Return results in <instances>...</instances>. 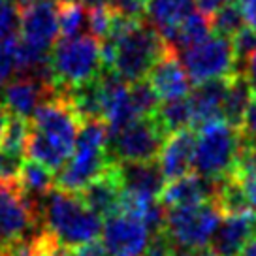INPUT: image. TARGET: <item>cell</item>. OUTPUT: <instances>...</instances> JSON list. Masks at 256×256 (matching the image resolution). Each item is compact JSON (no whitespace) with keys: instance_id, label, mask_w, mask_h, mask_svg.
Masks as SVG:
<instances>
[{"instance_id":"obj_1","label":"cell","mask_w":256,"mask_h":256,"mask_svg":"<svg viewBox=\"0 0 256 256\" xmlns=\"http://www.w3.org/2000/svg\"><path fill=\"white\" fill-rule=\"evenodd\" d=\"M113 16L112 30L100 44L104 68L113 70L126 83L145 80L156 60L168 51V44L151 24Z\"/></svg>"},{"instance_id":"obj_2","label":"cell","mask_w":256,"mask_h":256,"mask_svg":"<svg viewBox=\"0 0 256 256\" xmlns=\"http://www.w3.org/2000/svg\"><path fill=\"white\" fill-rule=\"evenodd\" d=\"M81 119L62 94L48 98L30 119L26 158L58 172L72 156Z\"/></svg>"},{"instance_id":"obj_3","label":"cell","mask_w":256,"mask_h":256,"mask_svg":"<svg viewBox=\"0 0 256 256\" xmlns=\"http://www.w3.org/2000/svg\"><path fill=\"white\" fill-rule=\"evenodd\" d=\"M40 220L44 232L66 248H76L98 240L102 234V216H98L78 192L55 186L40 204Z\"/></svg>"},{"instance_id":"obj_4","label":"cell","mask_w":256,"mask_h":256,"mask_svg":"<svg viewBox=\"0 0 256 256\" xmlns=\"http://www.w3.org/2000/svg\"><path fill=\"white\" fill-rule=\"evenodd\" d=\"M108 144L110 130L104 120L92 119L81 122L72 156L56 174V186L68 192H81L94 179L104 176L113 164Z\"/></svg>"},{"instance_id":"obj_5","label":"cell","mask_w":256,"mask_h":256,"mask_svg":"<svg viewBox=\"0 0 256 256\" xmlns=\"http://www.w3.org/2000/svg\"><path fill=\"white\" fill-rule=\"evenodd\" d=\"M247 142L241 136L240 128L232 126L224 119L213 120L198 128L196 152H194V174L220 181L236 174Z\"/></svg>"},{"instance_id":"obj_6","label":"cell","mask_w":256,"mask_h":256,"mask_svg":"<svg viewBox=\"0 0 256 256\" xmlns=\"http://www.w3.org/2000/svg\"><path fill=\"white\" fill-rule=\"evenodd\" d=\"M49 66L56 94L60 90L80 87L83 83L96 80L104 72L100 42L90 34L60 38L51 49Z\"/></svg>"},{"instance_id":"obj_7","label":"cell","mask_w":256,"mask_h":256,"mask_svg":"<svg viewBox=\"0 0 256 256\" xmlns=\"http://www.w3.org/2000/svg\"><path fill=\"white\" fill-rule=\"evenodd\" d=\"M44 232L40 209L21 190L17 179H0V252Z\"/></svg>"},{"instance_id":"obj_8","label":"cell","mask_w":256,"mask_h":256,"mask_svg":"<svg viewBox=\"0 0 256 256\" xmlns=\"http://www.w3.org/2000/svg\"><path fill=\"white\" fill-rule=\"evenodd\" d=\"M220 218L222 213L216 208L215 202L168 208L164 232L177 250L202 248L211 243Z\"/></svg>"},{"instance_id":"obj_9","label":"cell","mask_w":256,"mask_h":256,"mask_svg":"<svg viewBox=\"0 0 256 256\" xmlns=\"http://www.w3.org/2000/svg\"><path fill=\"white\" fill-rule=\"evenodd\" d=\"M179 58L194 85L209 80L232 78L238 72L232 38L211 32L208 38L179 51Z\"/></svg>"},{"instance_id":"obj_10","label":"cell","mask_w":256,"mask_h":256,"mask_svg":"<svg viewBox=\"0 0 256 256\" xmlns=\"http://www.w3.org/2000/svg\"><path fill=\"white\" fill-rule=\"evenodd\" d=\"M168 134L154 117H140L110 136L108 152L112 162H151L158 160Z\"/></svg>"},{"instance_id":"obj_11","label":"cell","mask_w":256,"mask_h":256,"mask_svg":"<svg viewBox=\"0 0 256 256\" xmlns=\"http://www.w3.org/2000/svg\"><path fill=\"white\" fill-rule=\"evenodd\" d=\"M58 36V0H36L21 8L19 40L23 44L38 53L51 55Z\"/></svg>"},{"instance_id":"obj_12","label":"cell","mask_w":256,"mask_h":256,"mask_svg":"<svg viewBox=\"0 0 256 256\" xmlns=\"http://www.w3.org/2000/svg\"><path fill=\"white\" fill-rule=\"evenodd\" d=\"M100 236L108 256H144L151 241L144 220L128 211L108 216Z\"/></svg>"},{"instance_id":"obj_13","label":"cell","mask_w":256,"mask_h":256,"mask_svg":"<svg viewBox=\"0 0 256 256\" xmlns=\"http://www.w3.org/2000/svg\"><path fill=\"white\" fill-rule=\"evenodd\" d=\"M56 94V88L46 81L30 78V76H17L2 87V106L8 115L19 119L30 120L36 110L48 98Z\"/></svg>"},{"instance_id":"obj_14","label":"cell","mask_w":256,"mask_h":256,"mask_svg":"<svg viewBox=\"0 0 256 256\" xmlns=\"http://www.w3.org/2000/svg\"><path fill=\"white\" fill-rule=\"evenodd\" d=\"M117 179L124 196L156 200L166 188V177L158 166V160L151 162H115L113 164Z\"/></svg>"},{"instance_id":"obj_15","label":"cell","mask_w":256,"mask_h":256,"mask_svg":"<svg viewBox=\"0 0 256 256\" xmlns=\"http://www.w3.org/2000/svg\"><path fill=\"white\" fill-rule=\"evenodd\" d=\"M147 81L154 88L160 102L186 98L192 90V81L179 58V53L170 48L151 68Z\"/></svg>"},{"instance_id":"obj_16","label":"cell","mask_w":256,"mask_h":256,"mask_svg":"<svg viewBox=\"0 0 256 256\" xmlns=\"http://www.w3.org/2000/svg\"><path fill=\"white\" fill-rule=\"evenodd\" d=\"M194 152H196V132H192V128L174 132L166 138L164 147L158 154V166L168 183L192 174Z\"/></svg>"},{"instance_id":"obj_17","label":"cell","mask_w":256,"mask_h":256,"mask_svg":"<svg viewBox=\"0 0 256 256\" xmlns=\"http://www.w3.org/2000/svg\"><path fill=\"white\" fill-rule=\"evenodd\" d=\"M256 236V215H222L220 224L211 240V248L218 256H240L248 241Z\"/></svg>"},{"instance_id":"obj_18","label":"cell","mask_w":256,"mask_h":256,"mask_svg":"<svg viewBox=\"0 0 256 256\" xmlns=\"http://www.w3.org/2000/svg\"><path fill=\"white\" fill-rule=\"evenodd\" d=\"M230 78L209 80L190 90L188 102L192 110V128H202L222 119V102L228 90Z\"/></svg>"},{"instance_id":"obj_19","label":"cell","mask_w":256,"mask_h":256,"mask_svg":"<svg viewBox=\"0 0 256 256\" xmlns=\"http://www.w3.org/2000/svg\"><path fill=\"white\" fill-rule=\"evenodd\" d=\"M218 181H211L198 174H188V176L170 181L162 192L160 200L166 208H181V206H196L204 202L215 200Z\"/></svg>"},{"instance_id":"obj_20","label":"cell","mask_w":256,"mask_h":256,"mask_svg":"<svg viewBox=\"0 0 256 256\" xmlns=\"http://www.w3.org/2000/svg\"><path fill=\"white\" fill-rule=\"evenodd\" d=\"M78 194L81 196V200L87 204V208L92 209L96 215L102 216V218H108V216L115 215L122 209L124 192L120 188V183L117 179L113 164L104 176L94 179L92 183L87 184Z\"/></svg>"},{"instance_id":"obj_21","label":"cell","mask_w":256,"mask_h":256,"mask_svg":"<svg viewBox=\"0 0 256 256\" xmlns=\"http://www.w3.org/2000/svg\"><path fill=\"white\" fill-rule=\"evenodd\" d=\"M196 0H147L145 16L154 30L164 38L196 12Z\"/></svg>"},{"instance_id":"obj_22","label":"cell","mask_w":256,"mask_h":256,"mask_svg":"<svg viewBox=\"0 0 256 256\" xmlns=\"http://www.w3.org/2000/svg\"><path fill=\"white\" fill-rule=\"evenodd\" d=\"M17 183L21 186V190L40 209L42 200L56 186V177L49 168L34 160L24 158L23 166L19 170V176H17Z\"/></svg>"},{"instance_id":"obj_23","label":"cell","mask_w":256,"mask_h":256,"mask_svg":"<svg viewBox=\"0 0 256 256\" xmlns=\"http://www.w3.org/2000/svg\"><path fill=\"white\" fill-rule=\"evenodd\" d=\"M211 32H213L211 17L208 14L200 12V10H196L177 28H174L170 34H166L164 42L168 44L170 49H174V51L179 53V51H183V49L202 42L204 38H208Z\"/></svg>"},{"instance_id":"obj_24","label":"cell","mask_w":256,"mask_h":256,"mask_svg":"<svg viewBox=\"0 0 256 256\" xmlns=\"http://www.w3.org/2000/svg\"><path fill=\"white\" fill-rule=\"evenodd\" d=\"M252 100V90L243 74H234L228 83V90L222 102V119L232 126L240 128L243 115Z\"/></svg>"},{"instance_id":"obj_25","label":"cell","mask_w":256,"mask_h":256,"mask_svg":"<svg viewBox=\"0 0 256 256\" xmlns=\"http://www.w3.org/2000/svg\"><path fill=\"white\" fill-rule=\"evenodd\" d=\"M152 117L156 119L160 128L168 136L174 134V132L184 130V128H192V110L190 102H188V96L186 98H179V100L162 102Z\"/></svg>"},{"instance_id":"obj_26","label":"cell","mask_w":256,"mask_h":256,"mask_svg":"<svg viewBox=\"0 0 256 256\" xmlns=\"http://www.w3.org/2000/svg\"><path fill=\"white\" fill-rule=\"evenodd\" d=\"M58 28L60 38L88 34V12L76 0H58Z\"/></svg>"},{"instance_id":"obj_27","label":"cell","mask_w":256,"mask_h":256,"mask_svg":"<svg viewBox=\"0 0 256 256\" xmlns=\"http://www.w3.org/2000/svg\"><path fill=\"white\" fill-rule=\"evenodd\" d=\"M28 134H30V120L10 115L8 124L4 128V134L0 140V152L19 156V158H26Z\"/></svg>"},{"instance_id":"obj_28","label":"cell","mask_w":256,"mask_h":256,"mask_svg":"<svg viewBox=\"0 0 256 256\" xmlns=\"http://www.w3.org/2000/svg\"><path fill=\"white\" fill-rule=\"evenodd\" d=\"M209 17H211L213 32L220 34V36H228V38L236 36L247 24V19H245V14L241 10L240 2H232L224 8L216 10L215 14Z\"/></svg>"},{"instance_id":"obj_29","label":"cell","mask_w":256,"mask_h":256,"mask_svg":"<svg viewBox=\"0 0 256 256\" xmlns=\"http://www.w3.org/2000/svg\"><path fill=\"white\" fill-rule=\"evenodd\" d=\"M130 98H132V106L136 110L138 117H151L156 113L160 106V98L147 80L130 83Z\"/></svg>"},{"instance_id":"obj_30","label":"cell","mask_w":256,"mask_h":256,"mask_svg":"<svg viewBox=\"0 0 256 256\" xmlns=\"http://www.w3.org/2000/svg\"><path fill=\"white\" fill-rule=\"evenodd\" d=\"M17 34L8 40L0 42V90L2 87L12 81V76H17V58H16Z\"/></svg>"},{"instance_id":"obj_31","label":"cell","mask_w":256,"mask_h":256,"mask_svg":"<svg viewBox=\"0 0 256 256\" xmlns=\"http://www.w3.org/2000/svg\"><path fill=\"white\" fill-rule=\"evenodd\" d=\"M232 46L236 60H238V72H240V64H245L248 56L256 53V26L245 24L236 36H232Z\"/></svg>"},{"instance_id":"obj_32","label":"cell","mask_w":256,"mask_h":256,"mask_svg":"<svg viewBox=\"0 0 256 256\" xmlns=\"http://www.w3.org/2000/svg\"><path fill=\"white\" fill-rule=\"evenodd\" d=\"M113 12L110 6L88 8V32L98 40H104L113 26Z\"/></svg>"},{"instance_id":"obj_33","label":"cell","mask_w":256,"mask_h":256,"mask_svg":"<svg viewBox=\"0 0 256 256\" xmlns=\"http://www.w3.org/2000/svg\"><path fill=\"white\" fill-rule=\"evenodd\" d=\"M19 6L14 0H0V42L16 36L19 28Z\"/></svg>"},{"instance_id":"obj_34","label":"cell","mask_w":256,"mask_h":256,"mask_svg":"<svg viewBox=\"0 0 256 256\" xmlns=\"http://www.w3.org/2000/svg\"><path fill=\"white\" fill-rule=\"evenodd\" d=\"M49 243H51L49 234L42 232L40 236H36L34 240L19 243V245L12 247L10 250H6V252H2V256H48Z\"/></svg>"},{"instance_id":"obj_35","label":"cell","mask_w":256,"mask_h":256,"mask_svg":"<svg viewBox=\"0 0 256 256\" xmlns=\"http://www.w3.org/2000/svg\"><path fill=\"white\" fill-rule=\"evenodd\" d=\"M236 176H238V179H240L241 184H243V190H245V194H247L250 211L256 215V170L241 156L240 166H238V170H236Z\"/></svg>"},{"instance_id":"obj_36","label":"cell","mask_w":256,"mask_h":256,"mask_svg":"<svg viewBox=\"0 0 256 256\" xmlns=\"http://www.w3.org/2000/svg\"><path fill=\"white\" fill-rule=\"evenodd\" d=\"M145 4H147L145 0H110L108 6L117 16L134 19V21H142V17L145 16Z\"/></svg>"},{"instance_id":"obj_37","label":"cell","mask_w":256,"mask_h":256,"mask_svg":"<svg viewBox=\"0 0 256 256\" xmlns=\"http://www.w3.org/2000/svg\"><path fill=\"white\" fill-rule=\"evenodd\" d=\"M144 256H177V248L170 241L166 232H158L151 236L149 247H147Z\"/></svg>"},{"instance_id":"obj_38","label":"cell","mask_w":256,"mask_h":256,"mask_svg":"<svg viewBox=\"0 0 256 256\" xmlns=\"http://www.w3.org/2000/svg\"><path fill=\"white\" fill-rule=\"evenodd\" d=\"M240 132L247 144H254L256 142V96H252L247 112L243 115V120H241L240 124Z\"/></svg>"},{"instance_id":"obj_39","label":"cell","mask_w":256,"mask_h":256,"mask_svg":"<svg viewBox=\"0 0 256 256\" xmlns=\"http://www.w3.org/2000/svg\"><path fill=\"white\" fill-rule=\"evenodd\" d=\"M70 252H72V256H108L104 245L98 243L96 240L83 243V245H80V247L76 248H70Z\"/></svg>"},{"instance_id":"obj_40","label":"cell","mask_w":256,"mask_h":256,"mask_svg":"<svg viewBox=\"0 0 256 256\" xmlns=\"http://www.w3.org/2000/svg\"><path fill=\"white\" fill-rule=\"evenodd\" d=\"M243 76H245V80H247L248 87L252 90V96H256V53L248 56L245 64H243Z\"/></svg>"},{"instance_id":"obj_41","label":"cell","mask_w":256,"mask_h":256,"mask_svg":"<svg viewBox=\"0 0 256 256\" xmlns=\"http://www.w3.org/2000/svg\"><path fill=\"white\" fill-rule=\"evenodd\" d=\"M236 0H196V6L200 12L204 14H208V16H213L216 10L224 8V6H228V4H232Z\"/></svg>"},{"instance_id":"obj_42","label":"cell","mask_w":256,"mask_h":256,"mask_svg":"<svg viewBox=\"0 0 256 256\" xmlns=\"http://www.w3.org/2000/svg\"><path fill=\"white\" fill-rule=\"evenodd\" d=\"M177 256H218L213 248H188V250H177Z\"/></svg>"},{"instance_id":"obj_43","label":"cell","mask_w":256,"mask_h":256,"mask_svg":"<svg viewBox=\"0 0 256 256\" xmlns=\"http://www.w3.org/2000/svg\"><path fill=\"white\" fill-rule=\"evenodd\" d=\"M49 238H51V236H49ZM48 256H72V252H70V248L58 245V243L51 238V243H49V248H48Z\"/></svg>"},{"instance_id":"obj_44","label":"cell","mask_w":256,"mask_h":256,"mask_svg":"<svg viewBox=\"0 0 256 256\" xmlns=\"http://www.w3.org/2000/svg\"><path fill=\"white\" fill-rule=\"evenodd\" d=\"M243 158L247 160L248 164L256 170V142H254V144H247V147H245V152H243Z\"/></svg>"},{"instance_id":"obj_45","label":"cell","mask_w":256,"mask_h":256,"mask_svg":"<svg viewBox=\"0 0 256 256\" xmlns=\"http://www.w3.org/2000/svg\"><path fill=\"white\" fill-rule=\"evenodd\" d=\"M8 119H10L8 112H6V108L0 102V140H2V134H4V128L8 124Z\"/></svg>"},{"instance_id":"obj_46","label":"cell","mask_w":256,"mask_h":256,"mask_svg":"<svg viewBox=\"0 0 256 256\" xmlns=\"http://www.w3.org/2000/svg\"><path fill=\"white\" fill-rule=\"evenodd\" d=\"M240 256H256V236L250 241H248L247 245H245V248L241 250Z\"/></svg>"},{"instance_id":"obj_47","label":"cell","mask_w":256,"mask_h":256,"mask_svg":"<svg viewBox=\"0 0 256 256\" xmlns=\"http://www.w3.org/2000/svg\"><path fill=\"white\" fill-rule=\"evenodd\" d=\"M76 2L83 4L85 8H96V6H108L110 4V0H76Z\"/></svg>"},{"instance_id":"obj_48","label":"cell","mask_w":256,"mask_h":256,"mask_svg":"<svg viewBox=\"0 0 256 256\" xmlns=\"http://www.w3.org/2000/svg\"><path fill=\"white\" fill-rule=\"evenodd\" d=\"M17 6H19V10L24 8V6H28V4H32V2H36V0H14Z\"/></svg>"},{"instance_id":"obj_49","label":"cell","mask_w":256,"mask_h":256,"mask_svg":"<svg viewBox=\"0 0 256 256\" xmlns=\"http://www.w3.org/2000/svg\"><path fill=\"white\" fill-rule=\"evenodd\" d=\"M0 256H2V252H0Z\"/></svg>"},{"instance_id":"obj_50","label":"cell","mask_w":256,"mask_h":256,"mask_svg":"<svg viewBox=\"0 0 256 256\" xmlns=\"http://www.w3.org/2000/svg\"><path fill=\"white\" fill-rule=\"evenodd\" d=\"M145 2H147V0H145Z\"/></svg>"}]
</instances>
